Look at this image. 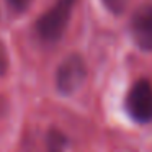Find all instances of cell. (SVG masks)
I'll list each match as a JSON object with an SVG mask.
<instances>
[{
    "mask_svg": "<svg viewBox=\"0 0 152 152\" xmlns=\"http://www.w3.org/2000/svg\"><path fill=\"white\" fill-rule=\"evenodd\" d=\"M75 0H57L36 23V30L44 41H57L64 34L70 20V12Z\"/></svg>",
    "mask_w": 152,
    "mask_h": 152,
    "instance_id": "6da1fadb",
    "label": "cell"
},
{
    "mask_svg": "<svg viewBox=\"0 0 152 152\" xmlns=\"http://www.w3.org/2000/svg\"><path fill=\"white\" fill-rule=\"evenodd\" d=\"M87 79V66L80 54H69L59 64L56 72V87L62 95H72Z\"/></svg>",
    "mask_w": 152,
    "mask_h": 152,
    "instance_id": "7a4b0ae2",
    "label": "cell"
},
{
    "mask_svg": "<svg viewBox=\"0 0 152 152\" xmlns=\"http://www.w3.org/2000/svg\"><path fill=\"white\" fill-rule=\"evenodd\" d=\"M126 111L136 123H152V83L141 79L131 87L126 96Z\"/></svg>",
    "mask_w": 152,
    "mask_h": 152,
    "instance_id": "3957f363",
    "label": "cell"
},
{
    "mask_svg": "<svg viewBox=\"0 0 152 152\" xmlns=\"http://www.w3.org/2000/svg\"><path fill=\"white\" fill-rule=\"evenodd\" d=\"M131 36L139 49L152 51V5H142L132 13Z\"/></svg>",
    "mask_w": 152,
    "mask_h": 152,
    "instance_id": "277c9868",
    "label": "cell"
},
{
    "mask_svg": "<svg viewBox=\"0 0 152 152\" xmlns=\"http://www.w3.org/2000/svg\"><path fill=\"white\" fill-rule=\"evenodd\" d=\"M46 142H48V151L49 152H62L67 145L66 136H64L62 132L56 131V129H53V131L48 134Z\"/></svg>",
    "mask_w": 152,
    "mask_h": 152,
    "instance_id": "5b68a950",
    "label": "cell"
},
{
    "mask_svg": "<svg viewBox=\"0 0 152 152\" xmlns=\"http://www.w3.org/2000/svg\"><path fill=\"white\" fill-rule=\"evenodd\" d=\"M102 2L105 4V7L108 8L111 13L121 15L123 12L126 10V7H128V2H129V0H102Z\"/></svg>",
    "mask_w": 152,
    "mask_h": 152,
    "instance_id": "8992f818",
    "label": "cell"
},
{
    "mask_svg": "<svg viewBox=\"0 0 152 152\" xmlns=\"http://www.w3.org/2000/svg\"><path fill=\"white\" fill-rule=\"evenodd\" d=\"M8 70V53L5 44L0 41V77L5 75Z\"/></svg>",
    "mask_w": 152,
    "mask_h": 152,
    "instance_id": "52a82bcc",
    "label": "cell"
},
{
    "mask_svg": "<svg viewBox=\"0 0 152 152\" xmlns=\"http://www.w3.org/2000/svg\"><path fill=\"white\" fill-rule=\"evenodd\" d=\"M7 4L10 5L12 10L21 13V12H25L31 4H33V0H7Z\"/></svg>",
    "mask_w": 152,
    "mask_h": 152,
    "instance_id": "ba28073f",
    "label": "cell"
}]
</instances>
